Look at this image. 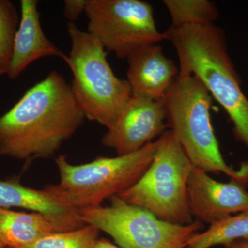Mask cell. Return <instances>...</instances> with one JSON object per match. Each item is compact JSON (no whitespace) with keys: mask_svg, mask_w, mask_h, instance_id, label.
I'll list each match as a JSON object with an SVG mask.
<instances>
[{"mask_svg":"<svg viewBox=\"0 0 248 248\" xmlns=\"http://www.w3.org/2000/svg\"><path fill=\"white\" fill-rule=\"evenodd\" d=\"M85 119L71 84L51 71L0 117V155L26 161L52 157Z\"/></svg>","mask_w":248,"mask_h":248,"instance_id":"cell-1","label":"cell"},{"mask_svg":"<svg viewBox=\"0 0 248 248\" xmlns=\"http://www.w3.org/2000/svg\"><path fill=\"white\" fill-rule=\"evenodd\" d=\"M179 60V75L195 76L226 111L235 137L248 148V99L228 51L223 31L214 24L170 27L164 32Z\"/></svg>","mask_w":248,"mask_h":248,"instance_id":"cell-2","label":"cell"},{"mask_svg":"<svg viewBox=\"0 0 248 248\" xmlns=\"http://www.w3.org/2000/svg\"><path fill=\"white\" fill-rule=\"evenodd\" d=\"M156 147L157 140L130 154L98 156L79 165L71 164L66 155H59L55 161L60 182L45 188L75 208L99 206L138 182L151 165Z\"/></svg>","mask_w":248,"mask_h":248,"instance_id":"cell-3","label":"cell"},{"mask_svg":"<svg viewBox=\"0 0 248 248\" xmlns=\"http://www.w3.org/2000/svg\"><path fill=\"white\" fill-rule=\"evenodd\" d=\"M67 31L71 48L66 63L73 73L75 96L86 119L110 128L132 97L130 85L115 76L95 37L75 23H67Z\"/></svg>","mask_w":248,"mask_h":248,"instance_id":"cell-4","label":"cell"},{"mask_svg":"<svg viewBox=\"0 0 248 248\" xmlns=\"http://www.w3.org/2000/svg\"><path fill=\"white\" fill-rule=\"evenodd\" d=\"M168 124L194 166L224 173L241 183L239 170L223 159L210 117L213 97L195 76H181L163 98Z\"/></svg>","mask_w":248,"mask_h":248,"instance_id":"cell-5","label":"cell"},{"mask_svg":"<svg viewBox=\"0 0 248 248\" xmlns=\"http://www.w3.org/2000/svg\"><path fill=\"white\" fill-rule=\"evenodd\" d=\"M193 166L175 135L167 130L157 140L146 172L118 197L163 221L190 224L193 221L187 200V181Z\"/></svg>","mask_w":248,"mask_h":248,"instance_id":"cell-6","label":"cell"},{"mask_svg":"<svg viewBox=\"0 0 248 248\" xmlns=\"http://www.w3.org/2000/svg\"><path fill=\"white\" fill-rule=\"evenodd\" d=\"M110 200L108 206L86 207L80 213L86 225L107 233L120 248H186L202 228L198 221L187 225L163 221L118 196Z\"/></svg>","mask_w":248,"mask_h":248,"instance_id":"cell-7","label":"cell"},{"mask_svg":"<svg viewBox=\"0 0 248 248\" xmlns=\"http://www.w3.org/2000/svg\"><path fill=\"white\" fill-rule=\"evenodd\" d=\"M88 31L107 51L128 59L140 48L165 40L154 10L141 0H86Z\"/></svg>","mask_w":248,"mask_h":248,"instance_id":"cell-8","label":"cell"},{"mask_svg":"<svg viewBox=\"0 0 248 248\" xmlns=\"http://www.w3.org/2000/svg\"><path fill=\"white\" fill-rule=\"evenodd\" d=\"M165 120L163 99L132 96L115 124L103 135L102 143L115 150L117 155L135 153L166 132Z\"/></svg>","mask_w":248,"mask_h":248,"instance_id":"cell-9","label":"cell"},{"mask_svg":"<svg viewBox=\"0 0 248 248\" xmlns=\"http://www.w3.org/2000/svg\"><path fill=\"white\" fill-rule=\"evenodd\" d=\"M187 200L191 215L210 226L248 210V191L235 179L217 182L208 172L193 166L187 181Z\"/></svg>","mask_w":248,"mask_h":248,"instance_id":"cell-10","label":"cell"},{"mask_svg":"<svg viewBox=\"0 0 248 248\" xmlns=\"http://www.w3.org/2000/svg\"><path fill=\"white\" fill-rule=\"evenodd\" d=\"M127 60L126 80L134 97L162 99L179 76L175 62L164 55L159 44L140 48Z\"/></svg>","mask_w":248,"mask_h":248,"instance_id":"cell-11","label":"cell"},{"mask_svg":"<svg viewBox=\"0 0 248 248\" xmlns=\"http://www.w3.org/2000/svg\"><path fill=\"white\" fill-rule=\"evenodd\" d=\"M12 208L42 214L51 220L60 232L74 231L86 226L80 209L63 203L46 189L27 187L16 179H0V208Z\"/></svg>","mask_w":248,"mask_h":248,"instance_id":"cell-12","label":"cell"},{"mask_svg":"<svg viewBox=\"0 0 248 248\" xmlns=\"http://www.w3.org/2000/svg\"><path fill=\"white\" fill-rule=\"evenodd\" d=\"M37 0H21V18L7 76L16 79L32 62L46 57H58L65 62L68 55L49 40L40 21Z\"/></svg>","mask_w":248,"mask_h":248,"instance_id":"cell-13","label":"cell"},{"mask_svg":"<svg viewBox=\"0 0 248 248\" xmlns=\"http://www.w3.org/2000/svg\"><path fill=\"white\" fill-rule=\"evenodd\" d=\"M57 232L58 226L42 214L0 208V241L6 248L29 244Z\"/></svg>","mask_w":248,"mask_h":248,"instance_id":"cell-14","label":"cell"},{"mask_svg":"<svg viewBox=\"0 0 248 248\" xmlns=\"http://www.w3.org/2000/svg\"><path fill=\"white\" fill-rule=\"evenodd\" d=\"M242 239H248V210L211 225L208 231L195 235L187 248H210Z\"/></svg>","mask_w":248,"mask_h":248,"instance_id":"cell-15","label":"cell"},{"mask_svg":"<svg viewBox=\"0 0 248 248\" xmlns=\"http://www.w3.org/2000/svg\"><path fill=\"white\" fill-rule=\"evenodd\" d=\"M173 27L214 24L218 16L217 6L208 0H164Z\"/></svg>","mask_w":248,"mask_h":248,"instance_id":"cell-16","label":"cell"},{"mask_svg":"<svg viewBox=\"0 0 248 248\" xmlns=\"http://www.w3.org/2000/svg\"><path fill=\"white\" fill-rule=\"evenodd\" d=\"M100 231L86 225L79 229L57 232L43 236L31 244L11 248H91Z\"/></svg>","mask_w":248,"mask_h":248,"instance_id":"cell-17","label":"cell"},{"mask_svg":"<svg viewBox=\"0 0 248 248\" xmlns=\"http://www.w3.org/2000/svg\"><path fill=\"white\" fill-rule=\"evenodd\" d=\"M19 22L14 3L0 0V76L9 72Z\"/></svg>","mask_w":248,"mask_h":248,"instance_id":"cell-18","label":"cell"},{"mask_svg":"<svg viewBox=\"0 0 248 248\" xmlns=\"http://www.w3.org/2000/svg\"><path fill=\"white\" fill-rule=\"evenodd\" d=\"M86 0H66L63 6V16L68 22L75 23L81 14H85Z\"/></svg>","mask_w":248,"mask_h":248,"instance_id":"cell-19","label":"cell"},{"mask_svg":"<svg viewBox=\"0 0 248 248\" xmlns=\"http://www.w3.org/2000/svg\"><path fill=\"white\" fill-rule=\"evenodd\" d=\"M225 248H248V239L235 240L224 245Z\"/></svg>","mask_w":248,"mask_h":248,"instance_id":"cell-20","label":"cell"},{"mask_svg":"<svg viewBox=\"0 0 248 248\" xmlns=\"http://www.w3.org/2000/svg\"><path fill=\"white\" fill-rule=\"evenodd\" d=\"M91 248H120L106 239H98Z\"/></svg>","mask_w":248,"mask_h":248,"instance_id":"cell-21","label":"cell"},{"mask_svg":"<svg viewBox=\"0 0 248 248\" xmlns=\"http://www.w3.org/2000/svg\"><path fill=\"white\" fill-rule=\"evenodd\" d=\"M239 172L241 176V183L246 185L248 184V163H244L241 164Z\"/></svg>","mask_w":248,"mask_h":248,"instance_id":"cell-22","label":"cell"},{"mask_svg":"<svg viewBox=\"0 0 248 248\" xmlns=\"http://www.w3.org/2000/svg\"><path fill=\"white\" fill-rule=\"evenodd\" d=\"M0 248H6L4 245H3L2 243L0 241Z\"/></svg>","mask_w":248,"mask_h":248,"instance_id":"cell-23","label":"cell"},{"mask_svg":"<svg viewBox=\"0 0 248 248\" xmlns=\"http://www.w3.org/2000/svg\"></svg>","mask_w":248,"mask_h":248,"instance_id":"cell-24","label":"cell"}]
</instances>
